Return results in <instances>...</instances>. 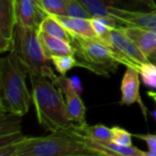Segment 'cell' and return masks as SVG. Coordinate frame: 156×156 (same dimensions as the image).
<instances>
[{"mask_svg": "<svg viewBox=\"0 0 156 156\" xmlns=\"http://www.w3.org/2000/svg\"><path fill=\"white\" fill-rule=\"evenodd\" d=\"M0 156H101L84 141V136L70 127L51 132L47 136H23L0 148Z\"/></svg>", "mask_w": 156, "mask_h": 156, "instance_id": "cell-1", "label": "cell"}, {"mask_svg": "<svg viewBox=\"0 0 156 156\" xmlns=\"http://www.w3.org/2000/svg\"><path fill=\"white\" fill-rule=\"evenodd\" d=\"M32 101L39 124L48 132L70 127L71 122L62 91L48 77L29 75Z\"/></svg>", "mask_w": 156, "mask_h": 156, "instance_id": "cell-2", "label": "cell"}, {"mask_svg": "<svg viewBox=\"0 0 156 156\" xmlns=\"http://www.w3.org/2000/svg\"><path fill=\"white\" fill-rule=\"evenodd\" d=\"M28 75L16 55L10 53L0 60V111L25 115L30 107V94L26 77Z\"/></svg>", "mask_w": 156, "mask_h": 156, "instance_id": "cell-3", "label": "cell"}, {"mask_svg": "<svg viewBox=\"0 0 156 156\" xmlns=\"http://www.w3.org/2000/svg\"><path fill=\"white\" fill-rule=\"evenodd\" d=\"M69 33L78 67L106 78H110L118 69L120 64L128 67V62L115 50L114 47L103 39Z\"/></svg>", "mask_w": 156, "mask_h": 156, "instance_id": "cell-4", "label": "cell"}, {"mask_svg": "<svg viewBox=\"0 0 156 156\" xmlns=\"http://www.w3.org/2000/svg\"><path fill=\"white\" fill-rule=\"evenodd\" d=\"M10 51L16 55L28 75L45 76L51 80L56 77L50 67L51 60L44 53L38 36V28L16 24Z\"/></svg>", "mask_w": 156, "mask_h": 156, "instance_id": "cell-5", "label": "cell"}, {"mask_svg": "<svg viewBox=\"0 0 156 156\" xmlns=\"http://www.w3.org/2000/svg\"><path fill=\"white\" fill-rule=\"evenodd\" d=\"M106 42L112 45L115 50L128 62L129 67L141 70L142 67L151 62L150 58L122 31L120 26L111 27Z\"/></svg>", "mask_w": 156, "mask_h": 156, "instance_id": "cell-6", "label": "cell"}, {"mask_svg": "<svg viewBox=\"0 0 156 156\" xmlns=\"http://www.w3.org/2000/svg\"><path fill=\"white\" fill-rule=\"evenodd\" d=\"M52 81L66 97L67 109L71 122L79 125L86 124V107L71 79L60 75L56 76Z\"/></svg>", "mask_w": 156, "mask_h": 156, "instance_id": "cell-7", "label": "cell"}, {"mask_svg": "<svg viewBox=\"0 0 156 156\" xmlns=\"http://www.w3.org/2000/svg\"><path fill=\"white\" fill-rule=\"evenodd\" d=\"M109 14L113 16L121 26L136 27L156 32V5L151 11H135L112 6Z\"/></svg>", "mask_w": 156, "mask_h": 156, "instance_id": "cell-8", "label": "cell"}, {"mask_svg": "<svg viewBox=\"0 0 156 156\" xmlns=\"http://www.w3.org/2000/svg\"><path fill=\"white\" fill-rule=\"evenodd\" d=\"M16 17L15 0H0V51L4 53L12 48V41Z\"/></svg>", "mask_w": 156, "mask_h": 156, "instance_id": "cell-9", "label": "cell"}, {"mask_svg": "<svg viewBox=\"0 0 156 156\" xmlns=\"http://www.w3.org/2000/svg\"><path fill=\"white\" fill-rule=\"evenodd\" d=\"M15 11L16 24L33 28H38L48 16L39 0H15Z\"/></svg>", "mask_w": 156, "mask_h": 156, "instance_id": "cell-10", "label": "cell"}, {"mask_svg": "<svg viewBox=\"0 0 156 156\" xmlns=\"http://www.w3.org/2000/svg\"><path fill=\"white\" fill-rule=\"evenodd\" d=\"M140 72L133 68H127L122 80L121 92L122 98L120 101L121 105H132L139 102L144 109V105L140 96Z\"/></svg>", "mask_w": 156, "mask_h": 156, "instance_id": "cell-11", "label": "cell"}, {"mask_svg": "<svg viewBox=\"0 0 156 156\" xmlns=\"http://www.w3.org/2000/svg\"><path fill=\"white\" fill-rule=\"evenodd\" d=\"M21 117L0 111V148L16 142L24 136L21 132Z\"/></svg>", "mask_w": 156, "mask_h": 156, "instance_id": "cell-12", "label": "cell"}, {"mask_svg": "<svg viewBox=\"0 0 156 156\" xmlns=\"http://www.w3.org/2000/svg\"><path fill=\"white\" fill-rule=\"evenodd\" d=\"M122 31L137 45V47L148 58L153 54L156 48V32L136 27L120 26Z\"/></svg>", "mask_w": 156, "mask_h": 156, "instance_id": "cell-13", "label": "cell"}, {"mask_svg": "<svg viewBox=\"0 0 156 156\" xmlns=\"http://www.w3.org/2000/svg\"><path fill=\"white\" fill-rule=\"evenodd\" d=\"M39 39L46 57L50 59L53 56L74 55V49L70 43L57 37L48 34L38 28Z\"/></svg>", "mask_w": 156, "mask_h": 156, "instance_id": "cell-14", "label": "cell"}, {"mask_svg": "<svg viewBox=\"0 0 156 156\" xmlns=\"http://www.w3.org/2000/svg\"><path fill=\"white\" fill-rule=\"evenodd\" d=\"M52 16V15H51ZM69 32L88 37H99L94 31L90 18L73 17L69 16H53Z\"/></svg>", "mask_w": 156, "mask_h": 156, "instance_id": "cell-15", "label": "cell"}, {"mask_svg": "<svg viewBox=\"0 0 156 156\" xmlns=\"http://www.w3.org/2000/svg\"><path fill=\"white\" fill-rule=\"evenodd\" d=\"M85 8L90 12L92 17H105L111 16L109 8L112 6L119 7L125 5L126 1L130 0H80Z\"/></svg>", "mask_w": 156, "mask_h": 156, "instance_id": "cell-16", "label": "cell"}, {"mask_svg": "<svg viewBox=\"0 0 156 156\" xmlns=\"http://www.w3.org/2000/svg\"><path fill=\"white\" fill-rule=\"evenodd\" d=\"M75 129L81 135L97 141H112L113 133L112 128H108L103 124L90 126L87 123L83 125L75 124Z\"/></svg>", "mask_w": 156, "mask_h": 156, "instance_id": "cell-17", "label": "cell"}, {"mask_svg": "<svg viewBox=\"0 0 156 156\" xmlns=\"http://www.w3.org/2000/svg\"><path fill=\"white\" fill-rule=\"evenodd\" d=\"M38 28L42 31L47 32L49 35L57 37L69 43L71 42V36L69 31L51 15H48L43 19Z\"/></svg>", "mask_w": 156, "mask_h": 156, "instance_id": "cell-18", "label": "cell"}, {"mask_svg": "<svg viewBox=\"0 0 156 156\" xmlns=\"http://www.w3.org/2000/svg\"><path fill=\"white\" fill-rule=\"evenodd\" d=\"M97 141V140H96ZM104 147L109 149L114 156H149L148 152L139 150L132 145H122L113 141H98Z\"/></svg>", "mask_w": 156, "mask_h": 156, "instance_id": "cell-19", "label": "cell"}, {"mask_svg": "<svg viewBox=\"0 0 156 156\" xmlns=\"http://www.w3.org/2000/svg\"><path fill=\"white\" fill-rule=\"evenodd\" d=\"M50 60L57 71L62 76H66L68 71L72 69L74 67H78V61L74 55L53 56Z\"/></svg>", "mask_w": 156, "mask_h": 156, "instance_id": "cell-20", "label": "cell"}, {"mask_svg": "<svg viewBox=\"0 0 156 156\" xmlns=\"http://www.w3.org/2000/svg\"><path fill=\"white\" fill-rule=\"evenodd\" d=\"M67 16L73 17L92 18V16L80 3V0H65Z\"/></svg>", "mask_w": 156, "mask_h": 156, "instance_id": "cell-21", "label": "cell"}, {"mask_svg": "<svg viewBox=\"0 0 156 156\" xmlns=\"http://www.w3.org/2000/svg\"><path fill=\"white\" fill-rule=\"evenodd\" d=\"M39 3L48 15L67 16L65 0H39Z\"/></svg>", "mask_w": 156, "mask_h": 156, "instance_id": "cell-22", "label": "cell"}, {"mask_svg": "<svg viewBox=\"0 0 156 156\" xmlns=\"http://www.w3.org/2000/svg\"><path fill=\"white\" fill-rule=\"evenodd\" d=\"M141 77L145 85L156 89V65L152 61L142 67L140 70Z\"/></svg>", "mask_w": 156, "mask_h": 156, "instance_id": "cell-23", "label": "cell"}, {"mask_svg": "<svg viewBox=\"0 0 156 156\" xmlns=\"http://www.w3.org/2000/svg\"><path fill=\"white\" fill-rule=\"evenodd\" d=\"M112 133H113V137H112V141L122 144V145H132V134L127 132L126 130L118 127V126H114L112 128Z\"/></svg>", "mask_w": 156, "mask_h": 156, "instance_id": "cell-24", "label": "cell"}, {"mask_svg": "<svg viewBox=\"0 0 156 156\" xmlns=\"http://www.w3.org/2000/svg\"><path fill=\"white\" fill-rule=\"evenodd\" d=\"M135 138L145 142L149 147V156H156V135L152 134H133Z\"/></svg>", "mask_w": 156, "mask_h": 156, "instance_id": "cell-25", "label": "cell"}, {"mask_svg": "<svg viewBox=\"0 0 156 156\" xmlns=\"http://www.w3.org/2000/svg\"><path fill=\"white\" fill-rule=\"evenodd\" d=\"M148 95L156 102V91H149Z\"/></svg>", "mask_w": 156, "mask_h": 156, "instance_id": "cell-26", "label": "cell"}, {"mask_svg": "<svg viewBox=\"0 0 156 156\" xmlns=\"http://www.w3.org/2000/svg\"><path fill=\"white\" fill-rule=\"evenodd\" d=\"M149 58H150V60H151L153 63H154L156 65V57H154V56H151V57H149Z\"/></svg>", "mask_w": 156, "mask_h": 156, "instance_id": "cell-27", "label": "cell"}, {"mask_svg": "<svg viewBox=\"0 0 156 156\" xmlns=\"http://www.w3.org/2000/svg\"><path fill=\"white\" fill-rule=\"evenodd\" d=\"M153 116H154V118L155 119V121H156V110L154 112V113H153Z\"/></svg>", "mask_w": 156, "mask_h": 156, "instance_id": "cell-28", "label": "cell"}]
</instances>
